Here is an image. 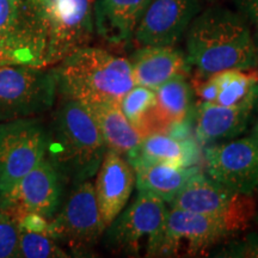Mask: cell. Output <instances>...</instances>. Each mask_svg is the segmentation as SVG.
I'll list each match as a JSON object with an SVG mask.
<instances>
[{
  "mask_svg": "<svg viewBox=\"0 0 258 258\" xmlns=\"http://www.w3.org/2000/svg\"><path fill=\"white\" fill-rule=\"evenodd\" d=\"M171 207L214 219L232 234L246 230L256 215V202L249 194L235 192L198 172L172 200Z\"/></svg>",
  "mask_w": 258,
  "mask_h": 258,
  "instance_id": "5",
  "label": "cell"
},
{
  "mask_svg": "<svg viewBox=\"0 0 258 258\" xmlns=\"http://www.w3.org/2000/svg\"><path fill=\"white\" fill-rule=\"evenodd\" d=\"M135 171L122 154L106 150L97 171L95 192L105 227L125 207L135 186Z\"/></svg>",
  "mask_w": 258,
  "mask_h": 258,
  "instance_id": "15",
  "label": "cell"
},
{
  "mask_svg": "<svg viewBox=\"0 0 258 258\" xmlns=\"http://www.w3.org/2000/svg\"><path fill=\"white\" fill-rule=\"evenodd\" d=\"M240 14L252 23L258 31V0H234Z\"/></svg>",
  "mask_w": 258,
  "mask_h": 258,
  "instance_id": "29",
  "label": "cell"
},
{
  "mask_svg": "<svg viewBox=\"0 0 258 258\" xmlns=\"http://www.w3.org/2000/svg\"><path fill=\"white\" fill-rule=\"evenodd\" d=\"M212 77L218 86L215 104L233 106L258 97V71L226 70Z\"/></svg>",
  "mask_w": 258,
  "mask_h": 258,
  "instance_id": "23",
  "label": "cell"
},
{
  "mask_svg": "<svg viewBox=\"0 0 258 258\" xmlns=\"http://www.w3.org/2000/svg\"><path fill=\"white\" fill-rule=\"evenodd\" d=\"M44 0H0V66L48 69Z\"/></svg>",
  "mask_w": 258,
  "mask_h": 258,
  "instance_id": "4",
  "label": "cell"
},
{
  "mask_svg": "<svg viewBox=\"0 0 258 258\" xmlns=\"http://www.w3.org/2000/svg\"><path fill=\"white\" fill-rule=\"evenodd\" d=\"M251 138H252L253 140L258 144V118H257L256 123H254V125H253L252 133H251Z\"/></svg>",
  "mask_w": 258,
  "mask_h": 258,
  "instance_id": "30",
  "label": "cell"
},
{
  "mask_svg": "<svg viewBox=\"0 0 258 258\" xmlns=\"http://www.w3.org/2000/svg\"><path fill=\"white\" fill-rule=\"evenodd\" d=\"M105 152L104 140L85 104L64 98L47 129L46 159L63 182L74 185L96 175Z\"/></svg>",
  "mask_w": 258,
  "mask_h": 258,
  "instance_id": "2",
  "label": "cell"
},
{
  "mask_svg": "<svg viewBox=\"0 0 258 258\" xmlns=\"http://www.w3.org/2000/svg\"><path fill=\"white\" fill-rule=\"evenodd\" d=\"M186 60L202 78L226 70L258 67L257 44L246 19L213 6L195 16L186 30Z\"/></svg>",
  "mask_w": 258,
  "mask_h": 258,
  "instance_id": "1",
  "label": "cell"
},
{
  "mask_svg": "<svg viewBox=\"0 0 258 258\" xmlns=\"http://www.w3.org/2000/svg\"><path fill=\"white\" fill-rule=\"evenodd\" d=\"M256 190H257V194H258V186H257V189H256Z\"/></svg>",
  "mask_w": 258,
  "mask_h": 258,
  "instance_id": "32",
  "label": "cell"
},
{
  "mask_svg": "<svg viewBox=\"0 0 258 258\" xmlns=\"http://www.w3.org/2000/svg\"><path fill=\"white\" fill-rule=\"evenodd\" d=\"M104 231L95 184L86 179L73 185L62 207L48 221L47 234L74 253H86L98 244Z\"/></svg>",
  "mask_w": 258,
  "mask_h": 258,
  "instance_id": "7",
  "label": "cell"
},
{
  "mask_svg": "<svg viewBox=\"0 0 258 258\" xmlns=\"http://www.w3.org/2000/svg\"><path fill=\"white\" fill-rule=\"evenodd\" d=\"M198 9V0H150L133 38L140 46H175Z\"/></svg>",
  "mask_w": 258,
  "mask_h": 258,
  "instance_id": "14",
  "label": "cell"
},
{
  "mask_svg": "<svg viewBox=\"0 0 258 258\" xmlns=\"http://www.w3.org/2000/svg\"><path fill=\"white\" fill-rule=\"evenodd\" d=\"M150 0H95V30L110 44H125L134 37L141 16Z\"/></svg>",
  "mask_w": 258,
  "mask_h": 258,
  "instance_id": "18",
  "label": "cell"
},
{
  "mask_svg": "<svg viewBox=\"0 0 258 258\" xmlns=\"http://www.w3.org/2000/svg\"><path fill=\"white\" fill-rule=\"evenodd\" d=\"M154 90L143 85H134L120 102V108L129 122L138 129L156 106Z\"/></svg>",
  "mask_w": 258,
  "mask_h": 258,
  "instance_id": "25",
  "label": "cell"
},
{
  "mask_svg": "<svg viewBox=\"0 0 258 258\" xmlns=\"http://www.w3.org/2000/svg\"><path fill=\"white\" fill-rule=\"evenodd\" d=\"M232 233L206 215L171 207L160 234L147 246V257L198 256Z\"/></svg>",
  "mask_w": 258,
  "mask_h": 258,
  "instance_id": "8",
  "label": "cell"
},
{
  "mask_svg": "<svg viewBox=\"0 0 258 258\" xmlns=\"http://www.w3.org/2000/svg\"><path fill=\"white\" fill-rule=\"evenodd\" d=\"M62 185V177L44 157L11 191L0 198V209L16 219L36 214L50 220L59 211Z\"/></svg>",
  "mask_w": 258,
  "mask_h": 258,
  "instance_id": "12",
  "label": "cell"
},
{
  "mask_svg": "<svg viewBox=\"0 0 258 258\" xmlns=\"http://www.w3.org/2000/svg\"><path fill=\"white\" fill-rule=\"evenodd\" d=\"M127 160L135 167L148 164L192 166L199 160V150L191 139L177 138L167 133L148 135L127 154Z\"/></svg>",
  "mask_w": 258,
  "mask_h": 258,
  "instance_id": "19",
  "label": "cell"
},
{
  "mask_svg": "<svg viewBox=\"0 0 258 258\" xmlns=\"http://www.w3.org/2000/svg\"><path fill=\"white\" fill-rule=\"evenodd\" d=\"M195 92L201 103H215L218 96V86L212 76L195 84Z\"/></svg>",
  "mask_w": 258,
  "mask_h": 258,
  "instance_id": "28",
  "label": "cell"
},
{
  "mask_svg": "<svg viewBox=\"0 0 258 258\" xmlns=\"http://www.w3.org/2000/svg\"><path fill=\"white\" fill-rule=\"evenodd\" d=\"M19 235L17 219L0 209V258L17 257Z\"/></svg>",
  "mask_w": 258,
  "mask_h": 258,
  "instance_id": "26",
  "label": "cell"
},
{
  "mask_svg": "<svg viewBox=\"0 0 258 258\" xmlns=\"http://www.w3.org/2000/svg\"><path fill=\"white\" fill-rule=\"evenodd\" d=\"M129 61L135 84L152 90L171 78L185 77L190 70L186 56L173 46H141Z\"/></svg>",
  "mask_w": 258,
  "mask_h": 258,
  "instance_id": "17",
  "label": "cell"
},
{
  "mask_svg": "<svg viewBox=\"0 0 258 258\" xmlns=\"http://www.w3.org/2000/svg\"><path fill=\"white\" fill-rule=\"evenodd\" d=\"M134 171L138 191L148 192L164 202H171L184 188L186 182L199 172V167L148 164L135 167Z\"/></svg>",
  "mask_w": 258,
  "mask_h": 258,
  "instance_id": "21",
  "label": "cell"
},
{
  "mask_svg": "<svg viewBox=\"0 0 258 258\" xmlns=\"http://www.w3.org/2000/svg\"><path fill=\"white\" fill-rule=\"evenodd\" d=\"M44 14L49 34V66L91 41L95 31L93 0H44Z\"/></svg>",
  "mask_w": 258,
  "mask_h": 258,
  "instance_id": "11",
  "label": "cell"
},
{
  "mask_svg": "<svg viewBox=\"0 0 258 258\" xmlns=\"http://www.w3.org/2000/svg\"><path fill=\"white\" fill-rule=\"evenodd\" d=\"M258 97L233 106L201 103L196 111L195 133L203 144L233 139L243 133L250 121Z\"/></svg>",
  "mask_w": 258,
  "mask_h": 258,
  "instance_id": "16",
  "label": "cell"
},
{
  "mask_svg": "<svg viewBox=\"0 0 258 258\" xmlns=\"http://www.w3.org/2000/svg\"><path fill=\"white\" fill-rule=\"evenodd\" d=\"M95 118L106 150L127 156L141 141L140 134L122 112L120 105L112 103H84Z\"/></svg>",
  "mask_w": 258,
  "mask_h": 258,
  "instance_id": "20",
  "label": "cell"
},
{
  "mask_svg": "<svg viewBox=\"0 0 258 258\" xmlns=\"http://www.w3.org/2000/svg\"><path fill=\"white\" fill-rule=\"evenodd\" d=\"M56 92L54 70L0 66V123L35 117L49 110Z\"/></svg>",
  "mask_w": 258,
  "mask_h": 258,
  "instance_id": "6",
  "label": "cell"
},
{
  "mask_svg": "<svg viewBox=\"0 0 258 258\" xmlns=\"http://www.w3.org/2000/svg\"><path fill=\"white\" fill-rule=\"evenodd\" d=\"M167 208L163 200L145 191L105 227L103 244L112 252L137 253L141 244L146 249L163 230Z\"/></svg>",
  "mask_w": 258,
  "mask_h": 258,
  "instance_id": "10",
  "label": "cell"
},
{
  "mask_svg": "<svg viewBox=\"0 0 258 258\" xmlns=\"http://www.w3.org/2000/svg\"><path fill=\"white\" fill-rule=\"evenodd\" d=\"M56 240L42 232L21 231L17 257L21 258H54L69 257Z\"/></svg>",
  "mask_w": 258,
  "mask_h": 258,
  "instance_id": "24",
  "label": "cell"
},
{
  "mask_svg": "<svg viewBox=\"0 0 258 258\" xmlns=\"http://www.w3.org/2000/svg\"><path fill=\"white\" fill-rule=\"evenodd\" d=\"M54 70L56 89L82 103L118 104L135 84L131 61L96 47H82Z\"/></svg>",
  "mask_w": 258,
  "mask_h": 258,
  "instance_id": "3",
  "label": "cell"
},
{
  "mask_svg": "<svg viewBox=\"0 0 258 258\" xmlns=\"http://www.w3.org/2000/svg\"><path fill=\"white\" fill-rule=\"evenodd\" d=\"M256 44H257V53H258V31H257V36H256Z\"/></svg>",
  "mask_w": 258,
  "mask_h": 258,
  "instance_id": "31",
  "label": "cell"
},
{
  "mask_svg": "<svg viewBox=\"0 0 258 258\" xmlns=\"http://www.w3.org/2000/svg\"><path fill=\"white\" fill-rule=\"evenodd\" d=\"M213 256L224 258H258V233H250L239 239L232 240L215 250Z\"/></svg>",
  "mask_w": 258,
  "mask_h": 258,
  "instance_id": "27",
  "label": "cell"
},
{
  "mask_svg": "<svg viewBox=\"0 0 258 258\" xmlns=\"http://www.w3.org/2000/svg\"><path fill=\"white\" fill-rule=\"evenodd\" d=\"M156 110L170 127L182 123L191 110L192 91L184 76L171 78L154 90Z\"/></svg>",
  "mask_w": 258,
  "mask_h": 258,
  "instance_id": "22",
  "label": "cell"
},
{
  "mask_svg": "<svg viewBox=\"0 0 258 258\" xmlns=\"http://www.w3.org/2000/svg\"><path fill=\"white\" fill-rule=\"evenodd\" d=\"M47 129L37 118L0 123V198L46 157Z\"/></svg>",
  "mask_w": 258,
  "mask_h": 258,
  "instance_id": "9",
  "label": "cell"
},
{
  "mask_svg": "<svg viewBox=\"0 0 258 258\" xmlns=\"http://www.w3.org/2000/svg\"><path fill=\"white\" fill-rule=\"evenodd\" d=\"M209 178L235 192L249 194L258 186V144L252 138L222 141L205 151Z\"/></svg>",
  "mask_w": 258,
  "mask_h": 258,
  "instance_id": "13",
  "label": "cell"
}]
</instances>
